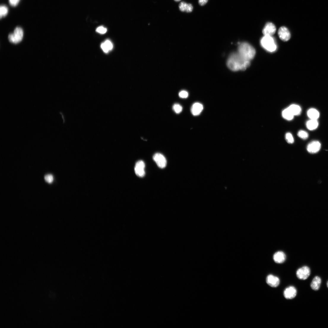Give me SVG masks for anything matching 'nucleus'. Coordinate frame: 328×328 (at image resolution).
Segmentation results:
<instances>
[{
    "mask_svg": "<svg viewBox=\"0 0 328 328\" xmlns=\"http://www.w3.org/2000/svg\"><path fill=\"white\" fill-rule=\"evenodd\" d=\"M288 108L294 116L300 115L301 112L300 107L297 104H291Z\"/></svg>",
    "mask_w": 328,
    "mask_h": 328,
    "instance_id": "nucleus-19",
    "label": "nucleus"
},
{
    "mask_svg": "<svg viewBox=\"0 0 328 328\" xmlns=\"http://www.w3.org/2000/svg\"><path fill=\"white\" fill-rule=\"evenodd\" d=\"M145 164L143 161L140 160L137 161L134 168L135 172L136 175L140 177H143L145 176Z\"/></svg>",
    "mask_w": 328,
    "mask_h": 328,
    "instance_id": "nucleus-7",
    "label": "nucleus"
},
{
    "mask_svg": "<svg viewBox=\"0 0 328 328\" xmlns=\"http://www.w3.org/2000/svg\"><path fill=\"white\" fill-rule=\"evenodd\" d=\"M203 109V105L200 103L196 102L194 104L191 108V112L194 116L199 115Z\"/></svg>",
    "mask_w": 328,
    "mask_h": 328,
    "instance_id": "nucleus-14",
    "label": "nucleus"
},
{
    "mask_svg": "<svg viewBox=\"0 0 328 328\" xmlns=\"http://www.w3.org/2000/svg\"><path fill=\"white\" fill-rule=\"evenodd\" d=\"M23 35V30L21 28L18 27L15 29L14 33L9 34L8 38L10 42L17 44L22 41Z\"/></svg>",
    "mask_w": 328,
    "mask_h": 328,
    "instance_id": "nucleus-4",
    "label": "nucleus"
},
{
    "mask_svg": "<svg viewBox=\"0 0 328 328\" xmlns=\"http://www.w3.org/2000/svg\"><path fill=\"white\" fill-rule=\"evenodd\" d=\"M318 126L319 123L317 120L310 119L306 123L307 127L310 130H313L316 129Z\"/></svg>",
    "mask_w": 328,
    "mask_h": 328,
    "instance_id": "nucleus-20",
    "label": "nucleus"
},
{
    "mask_svg": "<svg viewBox=\"0 0 328 328\" xmlns=\"http://www.w3.org/2000/svg\"><path fill=\"white\" fill-rule=\"evenodd\" d=\"M208 0H199V3L200 5L203 6L207 2Z\"/></svg>",
    "mask_w": 328,
    "mask_h": 328,
    "instance_id": "nucleus-30",
    "label": "nucleus"
},
{
    "mask_svg": "<svg viewBox=\"0 0 328 328\" xmlns=\"http://www.w3.org/2000/svg\"><path fill=\"white\" fill-rule=\"evenodd\" d=\"M266 282L269 286L272 287H278L280 283V280L277 277L272 275H269L266 278Z\"/></svg>",
    "mask_w": 328,
    "mask_h": 328,
    "instance_id": "nucleus-12",
    "label": "nucleus"
},
{
    "mask_svg": "<svg viewBox=\"0 0 328 328\" xmlns=\"http://www.w3.org/2000/svg\"><path fill=\"white\" fill-rule=\"evenodd\" d=\"M310 273L311 271L310 268L307 266H304L297 270L296 272V275L299 279L305 280L309 278Z\"/></svg>",
    "mask_w": 328,
    "mask_h": 328,
    "instance_id": "nucleus-5",
    "label": "nucleus"
},
{
    "mask_svg": "<svg viewBox=\"0 0 328 328\" xmlns=\"http://www.w3.org/2000/svg\"><path fill=\"white\" fill-rule=\"evenodd\" d=\"M173 109L176 113L179 114L182 111L183 108L180 104L177 103L175 104L173 106Z\"/></svg>",
    "mask_w": 328,
    "mask_h": 328,
    "instance_id": "nucleus-24",
    "label": "nucleus"
},
{
    "mask_svg": "<svg viewBox=\"0 0 328 328\" xmlns=\"http://www.w3.org/2000/svg\"><path fill=\"white\" fill-rule=\"evenodd\" d=\"M261 46L266 50L272 52L276 50L277 45L272 36H264L260 41Z\"/></svg>",
    "mask_w": 328,
    "mask_h": 328,
    "instance_id": "nucleus-3",
    "label": "nucleus"
},
{
    "mask_svg": "<svg viewBox=\"0 0 328 328\" xmlns=\"http://www.w3.org/2000/svg\"><path fill=\"white\" fill-rule=\"evenodd\" d=\"M180 10L182 12H191L193 9L192 5L188 4L184 2H181L179 6Z\"/></svg>",
    "mask_w": 328,
    "mask_h": 328,
    "instance_id": "nucleus-17",
    "label": "nucleus"
},
{
    "mask_svg": "<svg viewBox=\"0 0 328 328\" xmlns=\"http://www.w3.org/2000/svg\"><path fill=\"white\" fill-rule=\"evenodd\" d=\"M282 115L284 119L289 121L293 120L294 116L288 108L285 109L283 111Z\"/></svg>",
    "mask_w": 328,
    "mask_h": 328,
    "instance_id": "nucleus-21",
    "label": "nucleus"
},
{
    "mask_svg": "<svg viewBox=\"0 0 328 328\" xmlns=\"http://www.w3.org/2000/svg\"><path fill=\"white\" fill-rule=\"evenodd\" d=\"M286 256L285 254L282 251H279L275 253L273 256V259L275 262L277 264H282L286 260Z\"/></svg>",
    "mask_w": 328,
    "mask_h": 328,
    "instance_id": "nucleus-13",
    "label": "nucleus"
},
{
    "mask_svg": "<svg viewBox=\"0 0 328 328\" xmlns=\"http://www.w3.org/2000/svg\"><path fill=\"white\" fill-rule=\"evenodd\" d=\"M285 138L288 143H293L294 142L293 137L292 135L290 133H288L286 134Z\"/></svg>",
    "mask_w": 328,
    "mask_h": 328,
    "instance_id": "nucleus-25",
    "label": "nucleus"
},
{
    "mask_svg": "<svg viewBox=\"0 0 328 328\" xmlns=\"http://www.w3.org/2000/svg\"><path fill=\"white\" fill-rule=\"evenodd\" d=\"M327 288H328V281L327 282Z\"/></svg>",
    "mask_w": 328,
    "mask_h": 328,
    "instance_id": "nucleus-32",
    "label": "nucleus"
},
{
    "mask_svg": "<svg viewBox=\"0 0 328 328\" xmlns=\"http://www.w3.org/2000/svg\"><path fill=\"white\" fill-rule=\"evenodd\" d=\"M8 8L5 6L1 5L0 7V16L1 18L5 16L8 14Z\"/></svg>",
    "mask_w": 328,
    "mask_h": 328,
    "instance_id": "nucleus-22",
    "label": "nucleus"
},
{
    "mask_svg": "<svg viewBox=\"0 0 328 328\" xmlns=\"http://www.w3.org/2000/svg\"><path fill=\"white\" fill-rule=\"evenodd\" d=\"M227 65L228 68L233 71H245L250 66V61L246 60L237 53H233L229 57Z\"/></svg>",
    "mask_w": 328,
    "mask_h": 328,
    "instance_id": "nucleus-1",
    "label": "nucleus"
},
{
    "mask_svg": "<svg viewBox=\"0 0 328 328\" xmlns=\"http://www.w3.org/2000/svg\"><path fill=\"white\" fill-rule=\"evenodd\" d=\"M308 116L310 119L317 120L319 117L320 113L316 109L312 108L309 109L307 112Z\"/></svg>",
    "mask_w": 328,
    "mask_h": 328,
    "instance_id": "nucleus-16",
    "label": "nucleus"
},
{
    "mask_svg": "<svg viewBox=\"0 0 328 328\" xmlns=\"http://www.w3.org/2000/svg\"><path fill=\"white\" fill-rule=\"evenodd\" d=\"M321 147V144L319 141L316 140L313 141L308 144L307 147V150L310 153H316L320 150Z\"/></svg>",
    "mask_w": 328,
    "mask_h": 328,
    "instance_id": "nucleus-8",
    "label": "nucleus"
},
{
    "mask_svg": "<svg viewBox=\"0 0 328 328\" xmlns=\"http://www.w3.org/2000/svg\"><path fill=\"white\" fill-rule=\"evenodd\" d=\"M20 0H9L10 5L12 6L15 7L19 3Z\"/></svg>",
    "mask_w": 328,
    "mask_h": 328,
    "instance_id": "nucleus-29",
    "label": "nucleus"
},
{
    "mask_svg": "<svg viewBox=\"0 0 328 328\" xmlns=\"http://www.w3.org/2000/svg\"><path fill=\"white\" fill-rule=\"evenodd\" d=\"M101 47L105 53H107L109 51L112 49L113 46L112 43L110 40H107L101 44Z\"/></svg>",
    "mask_w": 328,
    "mask_h": 328,
    "instance_id": "nucleus-18",
    "label": "nucleus"
},
{
    "mask_svg": "<svg viewBox=\"0 0 328 328\" xmlns=\"http://www.w3.org/2000/svg\"><path fill=\"white\" fill-rule=\"evenodd\" d=\"M297 135L299 137L304 140L308 139L309 137L308 133L305 131L303 130L299 131L297 134Z\"/></svg>",
    "mask_w": 328,
    "mask_h": 328,
    "instance_id": "nucleus-23",
    "label": "nucleus"
},
{
    "mask_svg": "<svg viewBox=\"0 0 328 328\" xmlns=\"http://www.w3.org/2000/svg\"><path fill=\"white\" fill-rule=\"evenodd\" d=\"M297 290L295 287L291 286L286 288L283 292L284 296L287 299L294 298L297 294Z\"/></svg>",
    "mask_w": 328,
    "mask_h": 328,
    "instance_id": "nucleus-9",
    "label": "nucleus"
},
{
    "mask_svg": "<svg viewBox=\"0 0 328 328\" xmlns=\"http://www.w3.org/2000/svg\"><path fill=\"white\" fill-rule=\"evenodd\" d=\"M45 179L46 182L49 183H51L54 180L53 176L51 175H46L45 177Z\"/></svg>",
    "mask_w": 328,
    "mask_h": 328,
    "instance_id": "nucleus-28",
    "label": "nucleus"
},
{
    "mask_svg": "<svg viewBox=\"0 0 328 328\" xmlns=\"http://www.w3.org/2000/svg\"><path fill=\"white\" fill-rule=\"evenodd\" d=\"M179 96L182 98L185 99L187 98L188 96V94L187 91L185 90H183L180 92Z\"/></svg>",
    "mask_w": 328,
    "mask_h": 328,
    "instance_id": "nucleus-27",
    "label": "nucleus"
},
{
    "mask_svg": "<svg viewBox=\"0 0 328 328\" xmlns=\"http://www.w3.org/2000/svg\"><path fill=\"white\" fill-rule=\"evenodd\" d=\"M174 1L176 2H179L181 1V0H174Z\"/></svg>",
    "mask_w": 328,
    "mask_h": 328,
    "instance_id": "nucleus-31",
    "label": "nucleus"
},
{
    "mask_svg": "<svg viewBox=\"0 0 328 328\" xmlns=\"http://www.w3.org/2000/svg\"><path fill=\"white\" fill-rule=\"evenodd\" d=\"M280 38L284 42H287L289 40L291 35L288 29L286 27H282L280 28L278 31Z\"/></svg>",
    "mask_w": 328,
    "mask_h": 328,
    "instance_id": "nucleus-10",
    "label": "nucleus"
},
{
    "mask_svg": "<svg viewBox=\"0 0 328 328\" xmlns=\"http://www.w3.org/2000/svg\"><path fill=\"white\" fill-rule=\"evenodd\" d=\"M276 28L275 25L271 22L267 23L262 30V33L264 36H272L276 32Z\"/></svg>",
    "mask_w": 328,
    "mask_h": 328,
    "instance_id": "nucleus-11",
    "label": "nucleus"
},
{
    "mask_svg": "<svg viewBox=\"0 0 328 328\" xmlns=\"http://www.w3.org/2000/svg\"><path fill=\"white\" fill-rule=\"evenodd\" d=\"M321 283V278L319 276H316L313 279L310 284L312 289L315 291L319 290L320 287Z\"/></svg>",
    "mask_w": 328,
    "mask_h": 328,
    "instance_id": "nucleus-15",
    "label": "nucleus"
},
{
    "mask_svg": "<svg viewBox=\"0 0 328 328\" xmlns=\"http://www.w3.org/2000/svg\"><path fill=\"white\" fill-rule=\"evenodd\" d=\"M107 31V28L103 27L102 26L98 27L96 29L97 32L102 34H105Z\"/></svg>",
    "mask_w": 328,
    "mask_h": 328,
    "instance_id": "nucleus-26",
    "label": "nucleus"
},
{
    "mask_svg": "<svg viewBox=\"0 0 328 328\" xmlns=\"http://www.w3.org/2000/svg\"><path fill=\"white\" fill-rule=\"evenodd\" d=\"M238 53L245 59L250 61L256 54L255 48L251 45L246 42L240 43L238 47Z\"/></svg>",
    "mask_w": 328,
    "mask_h": 328,
    "instance_id": "nucleus-2",
    "label": "nucleus"
},
{
    "mask_svg": "<svg viewBox=\"0 0 328 328\" xmlns=\"http://www.w3.org/2000/svg\"><path fill=\"white\" fill-rule=\"evenodd\" d=\"M153 159L157 165L160 168H164L166 166L167 160L164 156L162 154L159 153H155L153 156Z\"/></svg>",
    "mask_w": 328,
    "mask_h": 328,
    "instance_id": "nucleus-6",
    "label": "nucleus"
}]
</instances>
